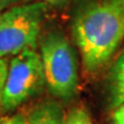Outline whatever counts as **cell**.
Wrapping results in <instances>:
<instances>
[{
    "instance_id": "obj_1",
    "label": "cell",
    "mask_w": 124,
    "mask_h": 124,
    "mask_svg": "<svg viewBox=\"0 0 124 124\" xmlns=\"http://www.w3.org/2000/svg\"><path fill=\"white\" fill-rule=\"evenodd\" d=\"M72 35L86 70L100 69L124 39V0H97L80 7Z\"/></svg>"
},
{
    "instance_id": "obj_2",
    "label": "cell",
    "mask_w": 124,
    "mask_h": 124,
    "mask_svg": "<svg viewBox=\"0 0 124 124\" xmlns=\"http://www.w3.org/2000/svg\"><path fill=\"white\" fill-rule=\"evenodd\" d=\"M44 80L49 91L62 99H69L78 86V63L70 41L60 31L46 36L40 46Z\"/></svg>"
},
{
    "instance_id": "obj_3",
    "label": "cell",
    "mask_w": 124,
    "mask_h": 124,
    "mask_svg": "<svg viewBox=\"0 0 124 124\" xmlns=\"http://www.w3.org/2000/svg\"><path fill=\"white\" fill-rule=\"evenodd\" d=\"M47 6L31 1L0 12V58L36 48Z\"/></svg>"
},
{
    "instance_id": "obj_4",
    "label": "cell",
    "mask_w": 124,
    "mask_h": 124,
    "mask_svg": "<svg viewBox=\"0 0 124 124\" xmlns=\"http://www.w3.org/2000/svg\"><path fill=\"white\" fill-rule=\"evenodd\" d=\"M44 83L40 54L35 48L25 49L10 61L0 105L6 110L14 109L39 92Z\"/></svg>"
},
{
    "instance_id": "obj_5",
    "label": "cell",
    "mask_w": 124,
    "mask_h": 124,
    "mask_svg": "<svg viewBox=\"0 0 124 124\" xmlns=\"http://www.w3.org/2000/svg\"><path fill=\"white\" fill-rule=\"evenodd\" d=\"M61 107L55 102H44L37 106L25 118L24 124H64Z\"/></svg>"
},
{
    "instance_id": "obj_6",
    "label": "cell",
    "mask_w": 124,
    "mask_h": 124,
    "mask_svg": "<svg viewBox=\"0 0 124 124\" xmlns=\"http://www.w3.org/2000/svg\"><path fill=\"white\" fill-rule=\"evenodd\" d=\"M109 92L113 108L124 102V52L116 59L110 70Z\"/></svg>"
},
{
    "instance_id": "obj_7",
    "label": "cell",
    "mask_w": 124,
    "mask_h": 124,
    "mask_svg": "<svg viewBox=\"0 0 124 124\" xmlns=\"http://www.w3.org/2000/svg\"><path fill=\"white\" fill-rule=\"evenodd\" d=\"M64 124H92V121L84 108H74L66 117Z\"/></svg>"
},
{
    "instance_id": "obj_8",
    "label": "cell",
    "mask_w": 124,
    "mask_h": 124,
    "mask_svg": "<svg viewBox=\"0 0 124 124\" xmlns=\"http://www.w3.org/2000/svg\"><path fill=\"white\" fill-rule=\"evenodd\" d=\"M113 122L114 124H124V102L114 108L113 111Z\"/></svg>"
},
{
    "instance_id": "obj_9",
    "label": "cell",
    "mask_w": 124,
    "mask_h": 124,
    "mask_svg": "<svg viewBox=\"0 0 124 124\" xmlns=\"http://www.w3.org/2000/svg\"><path fill=\"white\" fill-rule=\"evenodd\" d=\"M7 70H8V66H7L6 60L4 58H0V97H1V92H2V89H4L5 85Z\"/></svg>"
},
{
    "instance_id": "obj_10",
    "label": "cell",
    "mask_w": 124,
    "mask_h": 124,
    "mask_svg": "<svg viewBox=\"0 0 124 124\" xmlns=\"http://www.w3.org/2000/svg\"><path fill=\"white\" fill-rule=\"evenodd\" d=\"M25 123V118L22 115H13L5 117L2 120H0V124H24Z\"/></svg>"
},
{
    "instance_id": "obj_11",
    "label": "cell",
    "mask_w": 124,
    "mask_h": 124,
    "mask_svg": "<svg viewBox=\"0 0 124 124\" xmlns=\"http://www.w3.org/2000/svg\"><path fill=\"white\" fill-rule=\"evenodd\" d=\"M31 1H37V2H41V4L46 5V6H54V7H60V6H64L67 5L70 0H31Z\"/></svg>"
},
{
    "instance_id": "obj_12",
    "label": "cell",
    "mask_w": 124,
    "mask_h": 124,
    "mask_svg": "<svg viewBox=\"0 0 124 124\" xmlns=\"http://www.w3.org/2000/svg\"><path fill=\"white\" fill-rule=\"evenodd\" d=\"M20 0H0V12H2L5 9L12 7L14 5H16Z\"/></svg>"
}]
</instances>
